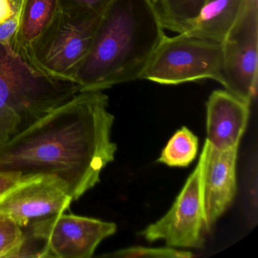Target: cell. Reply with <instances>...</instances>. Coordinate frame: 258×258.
<instances>
[{"instance_id": "7", "label": "cell", "mask_w": 258, "mask_h": 258, "mask_svg": "<svg viewBox=\"0 0 258 258\" xmlns=\"http://www.w3.org/2000/svg\"><path fill=\"white\" fill-rule=\"evenodd\" d=\"M203 158L187 179L170 211L149 225L141 235L149 241L163 240L170 247L202 248L205 224L202 197Z\"/></svg>"}, {"instance_id": "4", "label": "cell", "mask_w": 258, "mask_h": 258, "mask_svg": "<svg viewBox=\"0 0 258 258\" xmlns=\"http://www.w3.org/2000/svg\"><path fill=\"white\" fill-rule=\"evenodd\" d=\"M101 16L58 10L44 32L22 57L42 73L73 83L75 72L90 49Z\"/></svg>"}, {"instance_id": "2", "label": "cell", "mask_w": 258, "mask_h": 258, "mask_svg": "<svg viewBox=\"0 0 258 258\" xmlns=\"http://www.w3.org/2000/svg\"><path fill=\"white\" fill-rule=\"evenodd\" d=\"M165 36L152 0H111L74 77L80 92L141 79Z\"/></svg>"}, {"instance_id": "13", "label": "cell", "mask_w": 258, "mask_h": 258, "mask_svg": "<svg viewBox=\"0 0 258 258\" xmlns=\"http://www.w3.org/2000/svg\"><path fill=\"white\" fill-rule=\"evenodd\" d=\"M58 10V0H21L12 49L22 56L44 32Z\"/></svg>"}, {"instance_id": "20", "label": "cell", "mask_w": 258, "mask_h": 258, "mask_svg": "<svg viewBox=\"0 0 258 258\" xmlns=\"http://www.w3.org/2000/svg\"><path fill=\"white\" fill-rule=\"evenodd\" d=\"M18 13L7 22L0 24V43L12 46L17 30Z\"/></svg>"}, {"instance_id": "11", "label": "cell", "mask_w": 258, "mask_h": 258, "mask_svg": "<svg viewBox=\"0 0 258 258\" xmlns=\"http://www.w3.org/2000/svg\"><path fill=\"white\" fill-rule=\"evenodd\" d=\"M250 104L228 92L217 90L208 98L207 141L218 150L238 148L247 127Z\"/></svg>"}, {"instance_id": "9", "label": "cell", "mask_w": 258, "mask_h": 258, "mask_svg": "<svg viewBox=\"0 0 258 258\" xmlns=\"http://www.w3.org/2000/svg\"><path fill=\"white\" fill-rule=\"evenodd\" d=\"M72 201L67 184L58 176L28 175L0 195V214L25 227L36 219L64 212Z\"/></svg>"}, {"instance_id": "18", "label": "cell", "mask_w": 258, "mask_h": 258, "mask_svg": "<svg viewBox=\"0 0 258 258\" xmlns=\"http://www.w3.org/2000/svg\"><path fill=\"white\" fill-rule=\"evenodd\" d=\"M13 257L47 258L45 242L28 230L24 232L22 242L10 256Z\"/></svg>"}, {"instance_id": "15", "label": "cell", "mask_w": 258, "mask_h": 258, "mask_svg": "<svg viewBox=\"0 0 258 258\" xmlns=\"http://www.w3.org/2000/svg\"><path fill=\"white\" fill-rule=\"evenodd\" d=\"M198 151L199 139L183 126L170 139L158 161L170 167H187L197 156Z\"/></svg>"}, {"instance_id": "1", "label": "cell", "mask_w": 258, "mask_h": 258, "mask_svg": "<svg viewBox=\"0 0 258 258\" xmlns=\"http://www.w3.org/2000/svg\"><path fill=\"white\" fill-rule=\"evenodd\" d=\"M108 106L102 91L80 92L0 145V172L55 175L78 200L114 159V117Z\"/></svg>"}, {"instance_id": "3", "label": "cell", "mask_w": 258, "mask_h": 258, "mask_svg": "<svg viewBox=\"0 0 258 258\" xmlns=\"http://www.w3.org/2000/svg\"><path fill=\"white\" fill-rule=\"evenodd\" d=\"M78 93L76 84L42 73L0 43V145Z\"/></svg>"}, {"instance_id": "5", "label": "cell", "mask_w": 258, "mask_h": 258, "mask_svg": "<svg viewBox=\"0 0 258 258\" xmlns=\"http://www.w3.org/2000/svg\"><path fill=\"white\" fill-rule=\"evenodd\" d=\"M223 46L188 32L164 36L141 79L166 85L211 79L220 82Z\"/></svg>"}, {"instance_id": "8", "label": "cell", "mask_w": 258, "mask_h": 258, "mask_svg": "<svg viewBox=\"0 0 258 258\" xmlns=\"http://www.w3.org/2000/svg\"><path fill=\"white\" fill-rule=\"evenodd\" d=\"M28 231L44 241L47 258H90L117 225L63 212L35 220Z\"/></svg>"}, {"instance_id": "19", "label": "cell", "mask_w": 258, "mask_h": 258, "mask_svg": "<svg viewBox=\"0 0 258 258\" xmlns=\"http://www.w3.org/2000/svg\"><path fill=\"white\" fill-rule=\"evenodd\" d=\"M111 0H58L59 10L71 13L101 15Z\"/></svg>"}, {"instance_id": "17", "label": "cell", "mask_w": 258, "mask_h": 258, "mask_svg": "<svg viewBox=\"0 0 258 258\" xmlns=\"http://www.w3.org/2000/svg\"><path fill=\"white\" fill-rule=\"evenodd\" d=\"M24 238V232L14 220L0 214V258H10Z\"/></svg>"}, {"instance_id": "21", "label": "cell", "mask_w": 258, "mask_h": 258, "mask_svg": "<svg viewBox=\"0 0 258 258\" xmlns=\"http://www.w3.org/2000/svg\"><path fill=\"white\" fill-rule=\"evenodd\" d=\"M20 5L21 0H0V24L17 14Z\"/></svg>"}, {"instance_id": "14", "label": "cell", "mask_w": 258, "mask_h": 258, "mask_svg": "<svg viewBox=\"0 0 258 258\" xmlns=\"http://www.w3.org/2000/svg\"><path fill=\"white\" fill-rule=\"evenodd\" d=\"M164 29L182 34L194 26L205 0H152Z\"/></svg>"}, {"instance_id": "22", "label": "cell", "mask_w": 258, "mask_h": 258, "mask_svg": "<svg viewBox=\"0 0 258 258\" xmlns=\"http://www.w3.org/2000/svg\"><path fill=\"white\" fill-rule=\"evenodd\" d=\"M22 176L10 172H0V195L20 180Z\"/></svg>"}, {"instance_id": "16", "label": "cell", "mask_w": 258, "mask_h": 258, "mask_svg": "<svg viewBox=\"0 0 258 258\" xmlns=\"http://www.w3.org/2000/svg\"><path fill=\"white\" fill-rule=\"evenodd\" d=\"M103 257L131 258H189L193 256L189 251L176 250L173 247H145L137 246L122 249L114 253L102 255Z\"/></svg>"}, {"instance_id": "12", "label": "cell", "mask_w": 258, "mask_h": 258, "mask_svg": "<svg viewBox=\"0 0 258 258\" xmlns=\"http://www.w3.org/2000/svg\"><path fill=\"white\" fill-rule=\"evenodd\" d=\"M247 0H205L190 34L222 43L241 16Z\"/></svg>"}, {"instance_id": "10", "label": "cell", "mask_w": 258, "mask_h": 258, "mask_svg": "<svg viewBox=\"0 0 258 258\" xmlns=\"http://www.w3.org/2000/svg\"><path fill=\"white\" fill-rule=\"evenodd\" d=\"M238 148L218 150L205 142L202 150V197L207 230L232 205L236 194Z\"/></svg>"}, {"instance_id": "6", "label": "cell", "mask_w": 258, "mask_h": 258, "mask_svg": "<svg viewBox=\"0 0 258 258\" xmlns=\"http://www.w3.org/2000/svg\"><path fill=\"white\" fill-rule=\"evenodd\" d=\"M222 46L220 84L229 93L250 103L257 89L258 0H247Z\"/></svg>"}]
</instances>
